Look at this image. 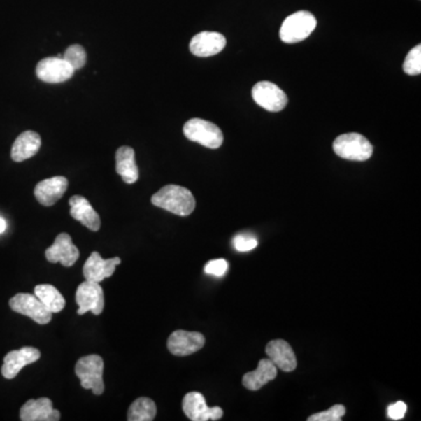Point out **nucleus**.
Here are the masks:
<instances>
[{
  "instance_id": "nucleus-1",
  "label": "nucleus",
  "mask_w": 421,
  "mask_h": 421,
  "mask_svg": "<svg viewBox=\"0 0 421 421\" xmlns=\"http://www.w3.org/2000/svg\"><path fill=\"white\" fill-rule=\"evenodd\" d=\"M155 206L161 207L173 215L187 217L196 208V199L190 190L179 185H166L151 198Z\"/></svg>"
},
{
  "instance_id": "nucleus-2",
  "label": "nucleus",
  "mask_w": 421,
  "mask_h": 421,
  "mask_svg": "<svg viewBox=\"0 0 421 421\" xmlns=\"http://www.w3.org/2000/svg\"><path fill=\"white\" fill-rule=\"evenodd\" d=\"M332 147L337 156L348 161H368L373 154L372 144L365 138L364 136L357 132H350L338 136Z\"/></svg>"
},
{
  "instance_id": "nucleus-3",
  "label": "nucleus",
  "mask_w": 421,
  "mask_h": 421,
  "mask_svg": "<svg viewBox=\"0 0 421 421\" xmlns=\"http://www.w3.org/2000/svg\"><path fill=\"white\" fill-rule=\"evenodd\" d=\"M104 359L99 355H90L80 358L76 365V373L81 380L83 389L92 390L100 396L104 391Z\"/></svg>"
},
{
  "instance_id": "nucleus-4",
  "label": "nucleus",
  "mask_w": 421,
  "mask_h": 421,
  "mask_svg": "<svg viewBox=\"0 0 421 421\" xmlns=\"http://www.w3.org/2000/svg\"><path fill=\"white\" fill-rule=\"evenodd\" d=\"M316 25V18L311 12H297L285 19L280 29V38L286 43H300L314 32Z\"/></svg>"
},
{
  "instance_id": "nucleus-5",
  "label": "nucleus",
  "mask_w": 421,
  "mask_h": 421,
  "mask_svg": "<svg viewBox=\"0 0 421 421\" xmlns=\"http://www.w3.org/2000/svg\"><path fill=\"white\" fill-rule=\"evenodd\" d=\"M183 130L186 138L210 149H218L224 142V136L220 128L215 123L201 118H192L186 122Z\"/></svg>"
},
{
  "instance_id": "nucleus-6",
  "label": "nucleus",
  "mask_w": 421,
  "mask_h": 421,
  "mask_svg": "<svg viewBox=\"0 0 421 421\" xmlns=\"http://www.w3.org/2000/svg\"><path fill=\"white\" fill-rule=\"evenodd\" d=\"M10 308L18 314L32 318L38 324H47L52 320V313L36 295L31 294H17L10 300Z\"/></svg>"
},
{
  "instance_id": "nucleus-7",
  "label": "nucleus",
  "mask_w": 421,
  "mask_h": 421,
  "mask_svg": "<svg viewBox=\"0 0 421 421\" xmlns=\"http://www.w3.org/2000/svg\"><path fill=\"white\" fill-rule=\"evenodd\" d=\"M252 97L257 106L271 113L283 110L288 104L286 93L269 81L257 83L252 90Z\"/></svg>"
},
{
  "instance_id": "nucleus-8",
  "label": "nucleus",
  "mask_w": 421,
  "mask_h": 421,
  "mask_svg": "<svg viewBox=\"0 0 421 421\" xmlns=\"http://www.w3.org/2000/svg\"><path fill=\"white\" fill-rule=\"evenodd\" d=\"M183 411L192 421L219 420L224 415L222 407L207 406L206 400L199 392H190L183 399Z\"/></svg>"
},
{
  "instance_id": "nucleus-9",
  "label": "nucleus",
  "mask_w": 421,
  "mask_h": 421,
  "mask_svg": "<svg viewBox=\"0 0 421 421\" xmlns=\"http://www.w3.org/2000/svg\"><path fill=\"white\" fill-rule=\"evenodd\" d=\"M76 304H79L78 314H86L92 311L94 315H101L104 308V293L99 283L85 281L78 287L76 295Z\"/></svg>"
},
{
  "instance_id": "nucleus-10",
  "label": "nucleus",
  "mask_w": 421,
  "mask_h": 421,
  "mask_svg": "<svg viewBox=\"0 0 421 421\" xmlns=\"http://www.w3.org/2000/svg\"><path fill=\"white\" fill-rule=\"evenodd\" d=\"M205 345V337L200 332L176 330L168 339V349L172 355L185 357L199 351Z\"/></svg>"
},
{
  "instance_id": "nucleus-11",
  "label": "nucleus",
  "mask_w": 421,
  "mask_h": 421,
  "mask_svg": "<svg viewBox=\"0 0 421 421\" xmlns=\"http://www.w3.org/2000/svg\"><path fill=\"white\" fill-rule=\"evenodd\" d=\"M80 257L79 248L73 243L67 233H61L52 246L46 250V259L50 264L60 262L64 267H72Z\"/></svg>"
},
{
  "instance_id": "nucleus-12",
  "label": "nucleus",
  "mask_w": 421,
  "mask_h": 421,
  "mask_svg": "<svg viewBox=\"0 0 421 421\" xmlns=\"http://www.w3.org/2000/svg\"><path fill=\"white\" fill-rule=\"evenodd\" d=\"M74 72L62 57H45L36 66V76L47 83H64L72 78Z\"/></svg>"
},
{
  "instance_id": "nucleus-13",
  "label": "nucleus",
  "mask_w": 421,
  "mask_h": 421,
  "mask_svg": "<svg viewBox=\"0 0 421 421\" xmlns=\"http://www.w3.org/2000/svg\"><path fill=\"white\" fill-rule=\"evenodd\" d=\"M41 357L40 351L32 346H25L19 350L10 351L4 358V364L1 366V375L6 379H13L26 365L33 364Z\"/></svg>"
},
{
  "instance_id": "nucleus-14",
  "label": "nucleus",
  "mask_w": 421,
  "mask_h": 421,
  "mask_svg": "<svg viewBox=\"0 0 421 421\" xmlns=\"http://www.w3.org/2000/svg\"><path fill=\"white\" fill-rule=\"evenodd\" d=\"M120 264H121L120 257H111L104 260L99 252H93L85 264L83 275L87 281L100 283L106 278H110Z\"/></svg>"
},
{
  "instance_id": "nucleus-15",
  "label": "nucleus",
  "mask_w": 421,
  "mask_h": 421,
  "mask_svg": "<svg viewBox=\"0 0 421 421\" xmlns=\"http://www.w3.org/2000/svg\"><path fill=\"white\" fill-rule=\"evenodd\" d=\"M226 46V38L218 32H201L193 36L190 50L193 55L208 57L220 53Z\"/></svg>"
},
{
  "instance_id": "nucleus-16",
  "label": "nucleus",
  "mask_w": 421,
  "mask_h": 421,
  "mask_svg": "<svg viewBox=\"0 0 421 421\" xmlns=\"http://www.w3.org/2000/svg\"><path fill=\"white\" fill-rule=\"evenodd\" d=\"M60 418V412L54 408L52 400L48 398L29 400L20 410L22 421H57Z\"/></svg>"
},
{
  "instance_id": "nucleus-17",
  "label": "nucleus",
  "mask_w": 421,
  "mask_h": 421,
  "mask_svg": "<svg viewBox=\"0 0 421 421\" xmlns=\"http://www.w3.org/2000/svg\"><path fill=\"white\" fill-rule=\"evenodd\" d=\"M268 358L276 368L285 372H292L297 369V359L293 348L283 339H274L266 346Z\"/></svg>"
},
{
  "instance_id": "nucleus-18",
  "label": "nucleus",
  "mask_w": 421,
  "mask_h": 421,
  "mask_svg": "<svg viewBox=\"0 0 421 421\" xmlns=\"http://www.w3.org/2000/svg\"><path fill=\"white\" fill-rule=\"evenodd\" d=\"M67 178L62 176H57L38 183L34 189V196L43 206H52L62 198L64 192L67 191Z\"/></svg>"
},
{
  "instance_id": "nucleus-19",
  "label": "nucleus",
  "mask_w": 421,
  "mask_h": 421,
  "mask_svg": "<svg viewBox=\"0 0 421 421\" xmlns=\"http://www.w3.org/2000/svg\"><path fill=\"white\" fill-rule=\"evenodd\" d=\"M71 215L87 229L97 232L101 227L100 215L94 210L90 201L83 196H73L69 199Z\"/></svg>"
},
{
  "instance_id": "nucleus-20",
  "label": "nucleus",
  "mask_w": 421,
  "mask_h": 421,
  "mask_svg": "<svg viewBox=\"0 0 421 421\" xmlns=\"http://www.w3.org/2000/svg\"><path fill=\"white\" fill-rule=\"evenodd\" d=\"M278 377V368L274 363L267 358L261 359L257 365V370L247 372L243 377V384L250 391H259L267 383L274 380Z\"/></svg>"
},
{
  "instance_id": "nucleus-21",
  "label": "nucleus",
  "mask_w": 421,
  "mask_h": 421,
  "mask_svg": "<svg viewBox=\"0 0 421 421\" xmlns=\"http://www.w3.org/2000/svg\"><path fill=\"white\" fill-rule=\"evenodd\" d=\"M41 148V137L34 131H25L18 136L12 147L11 157L17 163L26 161L38 154Z\"/></svg>"
},
{
  "instance_id": "nucleus-22",
  "label": "nucleus",
  "mask_w": 421,
  "mask_h": 421,
  "mask_svg": "<svg viewBox=\"0 0 421 421\" xmlns=\"http://www.w3.org/2000/svg\"><path fill=\"white\" fill-rule=\"evenodd\" d=\"M116 172L123 182L134 184L138 180L139 170L136 164L135 150L130 147H121L116 152Z\"/></svg>"
},
{
  "instance_id": "nucleus-23",
  "label": "nucleus",
  "mask_w": 421,
  "mask_h": 421,
  "mask_svg": "<svg viewBox=\"0 0 421 421\" xmlns=\"http://www.w3.org/2000/svg\"><path fill=\"white\" fill-rule=\"evenodd\" d=\"M34 295L43 302V306L54 314L64 309L66 306L64 297L52 285H38L34 288Z\"/></svg>"
},
{
  "instance_id": "nucleus-24",
  "label": "nucleus",
  "mask_w": 421,
  "mask_h": 421,
  "mask_svg": "<svg viewBox=\"0 0 421 421\" xmlns=\"http://www.w3.org/2000/svg\"><path fill=\"white\" fill-rule=\"evenodd\" d=\"M157 413V407L154 400L147 397H141L130 405L128 411L129 421L154 420Z\"/></svg>"
},
{
  "instance_id": "nucleus-25",
  "label": "nucleus",
  "mask_w": 421,
  "mask_h": 421,
  "mask_svg": "<svg viewBox=\"0 0 421 421\" xmlns=\"http://www.w3.org/2000/svg\"><path fill=\"white\" fill-rule=\"evenodd\" d=\"M74 71L81 69L87 62V53L81 45H72L68 47L62 57Z\"/></svg>"
},
{
  "instance_id": "nucleus-26",
  "label": "nucleus",
  "mask_w": 421,
  "mask_h": 421,
  "mask_svg": "<svg viewBox=\"0 0 421 421\" xmlns=\"http://www.w3.org/2000/svg\"><path fill=\"white\" fill-rule=\"evenodd\" d=\"M404 72L408 76H419L421 73V46L414 47L404 61Z\"/></svg>"
},
{
  "instance_id": "nucleus-27",
  "label": "nucleus",
  "mask_w": 421,
  "mask_h": 421,
  "mask_svg": "<svg viewBox=\"0 0 421 421\" xmlns=\"http://www.w3.org/2000/svg\"><path fill=\"white\" fill-rule=\"evenodd\" d=\"M345 412V406L334 405L324 412L313 414V415L308 418V421H341Z\"/></svg>"
},
{
  "instance_id": "nucleus-28",
  "label": "nucleus",
  "mask_w": 421,
  "mask_h": 421,
  "mask_svg": "<svg viewBox=\"0 0 421 421\" xmlns=\"http://www.w3.org/2000/svg\"><path fill=\"white\" fill-rule=\"evenodd\" d=\"M233 245L239 252H248L257 246V240L250 234H240L233 240Z\"/></svg>"
},
{
  "instance_id": "nucleus-29",
  "label": "nucleus",
  "mask_w": 421,
  "mask_h": 421,
  "mask_svg": "<svg viewBox=\"0 0 421 421\" xmlns=\"http://www.w3.org/2000/svg\"><path fill=\"white\" fill-rule=\"evenodd\" d=\"M227 271H229V262L224 259L210 261L205 266V273L215 276H224Z\"/></svg>"
},
{
  "instance_id": "nucleus-30",
  "label": "nucleus",
  "mask_w": 421,
  "mask_h": 421,
  "mask_svg": "<svg viewBox=\"0 0 421 421\" xmlns=\"http://www.w3.org/2000/svg\"><path fill=\"white\" fill-rule=\"evenodd\" d=\"M406 411V404L404 403V401H397V403L392 404V405H390L387 407V415L392 420H400V419H403L405 417Z\"/></svg>"
},
{
  "instance_id": "nucleus-31",
  "label": "nucleus",
  "mask_w": 421,
  "mask_h": 421,
  "mask_svg": "<svg viewBox=\"0 0 421 421\" xmlns=\"http://www.w3.org/2000/svg\"><path fill=\"white\" fill-rule=\"evenodd\" d=\"M6 229V222L4 219L0 218V233H4Z\"/></svg>"
}]
</instances>
